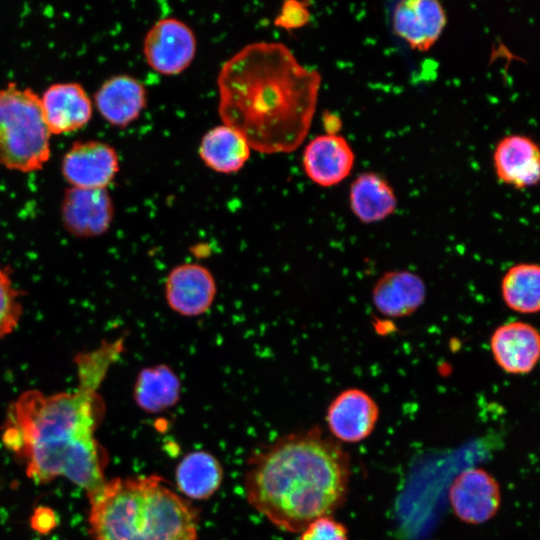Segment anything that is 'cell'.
<instances>
[{
  "label": "cell",
  "instance_id": "1",
  "mask_svg": "<svg viewBox=\"0 0 540 540\" xmlns=\"http://www.w3.org/2000/svg\"><path fill=\"white\" fill-rule=\"evenodd\" d=\"M124 347V337L102 340L75 356V389L52 394L30 389L10 404L3 442L35 482L61 476L88 494L105 482L107 456L95 438L105 411L99 389Z\"/></svg>",
  "mask_w": 540,
  "mask_h": 540
},
{
  "label": "cell",
  "instance_id": "2",
  "mask_svg": "<svg viewBox=\"0 0 540 540\" xmlns=\"http://www.w3.org/2000/svg\"><path fill=\"white\" fill-rule=\"evenodd\" d=\"M321 75L283 43L245 45L217 76L218 114L263 154L290 153L305 140L317 108Z\"/></svg>",
  "mask_w": 540,
  "mask_h": 540
},
{
  "label": "cell",
  "instance_id": "3",
  "mask_svg": "<svg viewBox=\"0 0 540 540\" xmlns=\"http://www.w3.org/2000/svg\"><path fill=\"white\" fill-rule=\"evenodd\" d=\"M350 467L339 441L319 427L291 433L251 457L246 498L275 526L301 532L344 503Z\"/></svg>",
  "mask_w": 540,
  "mask_h": 540
},
{
  "label": "cell",
  "instance_id": "4",
  "mask_svg": "<svg viewBox=\"0 0 540 540\" xmlns=\"http://www.w3.org/2000/svg\"><path fill=\"white\" fill-rule=\"evenodd\" d=\"M94 540H196L195 508L157 476L115 478L88 494Z\"/></svg>",
  "mask_w": 540,
  "mask_h": 540
},
{
  "label": "cell",
  "instance_id": "5",
  "mask_svg": "<svg viewBox=\"0 0 540 540\" xmlns=\"http://www.w3.org/2000/svg\"><path fill=\"white\" fill-rule=\"evenodd\" d=\"M50 137L39 95L15 82L0 86V165L22 173L41 170L50 158Z\"/></svg>",
  "mask_w": 540,
  "mask_h": 540
},
{
  "label": "cell",
  "instance_id": "6",
  "mask_svg": "<svg viewBox=\"0 0 540 540\" xmlns=\"http://www.w3.org/2000/svg\"><path fill=\"white\" fill-rule=\"evenodd\" d=\"M196 51L194 31L174 17L155 22L143 41V55L148 66L167 76L186 70L194 60Z\"/></svg>",
  "mask_w": 540,
  "mask_h": 540
},
{
  "label": "cell",
  "instance_id": "7",
  "mask_svg": "<svg viewBox=\"0 0 540 540\" xmlns=\"http://www.w3.org/2000/svg\"><path fill=\"white\" fill-rule=\"evenodd\" d=\"M114 147L99 140L74 142L61 161V174L70 187L107 188L119 172Z\"/></svg>",
  "mask_w": 540,
  "mask_h": 540
},
{
  "label": "cell",
  "instance_id": "8",
  "mask_svg": "<svg viewBox=\"0 0 540 540\" xmlns=\"http://www.w3.org/2000/svg\"><path fill=\"white\" fill-rule=\"evenodd\" d=\"M60 218L64 229L77 238H95L110 229L114 204L107 188H75L65 190Z\"/></svg>",
  "mask_w": 540,
  "mask_h": 540
},
{
  "label": "cell",
  "instance_id": "9",
  "mask_svg": "<svg viewBox=\"0 0 540 540\" xmlns=\"http://www.w3.org/2000/svg\"><path fill=\"white\" fill-rule=\"evenodd\" d=\"M217 295L216 280L204 265L186 262L174 266L164 283L167 306L184 317H197L206 313Z\"/></svg>",
  "mask_w": 540,
  "mask_h": 540
},
{
  "label": "cell",
  "instance_id": "10",
  "mask_svg": "<svg viewBox=\"0 0 540 540\" xmlns=\"http://www.w3.org/2000/svg\"><path fill=\"white\" fill-rule=\"evenodd\" d=\"M449 501L458 519L468 524H482L492 519L500 508V486L486 470L469 468L454 479Z\"/></svg>",
  "mask_w": 540,
  "mask_h": 540
},
{
  "label": "cell",
  "instance_id": "11",
  "mask_svg": "<svg viewBox=\"0 0 540 540\" xmlns=\"http://www.w3.org/2000/svg\"><path fill=\"white\" fill-rule=\"evenodd\" d=\"M379 418L376 401L364 390L348 388L329 404L326 422L337 441L358 443L368 438Z\"/></svg>",
  "mask_w": 540,
  "mask_h": 540
},
{
  "label": "cell",
  "instance_id": "12",
  "mask_svg": "<svg viewBox=\"0 0 540 540\" xmlns=\"http://www.w3.org/2000/svg\"><path fill=\"white\" fill-rule=\"evenodd\" d=\"M39 97L43 117L51 135L78 131L91 120L93 102L78 82L51 84Z\"/></svg>",
  "mask_w": 540,
  "mask_h": 540
},
{
  "label": "cell",
  "instance_id": "13",
  "mask_svg": "<svg viewBox=\"0 0 540 540\" xmlns=\"http://www.w3.org/2000/svg\"><path fill=\"white\" fill-rule=\"evenodd\" d=\"M490 349L496 364L512 375L528 374L540 357V335L536 327L523 321L498 326L490 337Z\"/></svg>",
  "mask_w": 540,
  "mask_h": 540
},
{
  "label": "cell",
  "instance_id": "14",
  "mask_svg": "<svg viewBox=\"0 0 540 540\" xmlns=\"http://www.w3.org/2000/svg\"><path fill=\"white\" fill-rule=\"evenodd\" d=\"M93 103L107 123L125 128L137 120L146 107V87L134 76L113 75L96 90Z\"/></svg>",
  "mask_w": 540,
  "mask_h": 540
},
{
  "label": "cell",
  "instance_id": "15",
  "mask_svg": "<svg viewBox=\"0 0 540 540\" xmlns=\"http://www.w3.org/2000/svg\"><path fill=\"white\" fill-rule=\"evenodd\" d=\"M445 25V11L435 0L401 1L393 12L395 33L418 51L429 50L439 39Z\"/></svg>",
  "mask_w": 540,
  "mask_h": 540
},
{
  "label": "cell",
  "instance_id": "16",
  "mask_svg": "<svg viewBox=\"0 0 540 540\" xmlns=\"http://www.w3.org/2000/svg\"><path fill=\"white\" fill-rule=\"evenodd\" d=\"M350 144L338 134H323L313 138L303 151L306 175L322 187H331L343 181L354 165Z\"/></svg>",
  "mask_w": 540,
  "mask_h": 540
},
{
  "label": "cell",
  "instance_id": "17",
  "mask_svg": "<svg viewBox=\"0 0 540 540\" xmlns=\"http://www.w3.org/2000/svg\"><path fill=\"white\" fill-rule=\"evenodd\" d=\"M495 172L500 181L517 189L531 187L540 178V151L529 137H504L493 154Z\"/></svg>",
  "mask_w": 540,
  "mask_h": 540
},
{
  "label": "cell",
  "instance_id": "18",
  "mask_svg": "<svg viewBox=\"0 0 540 540\" xmlns=\"http://www.w3.org/2000/svg\"><path fill=\"white\" fill-rule=\"evenodd\" d=\"M372 302L379 313L390 318H402L416 312L426 298L423 279L408 270L384 273L374 284Z\"/></svg>",
  "mask_w": 540,
  "mask_h": 540
},
{
  "label": "cell",
  "instance_id": "19",
  "mask_svg": "<svg viewBox=\"0 0 540 540\" xmlns=\"http://www.w3.org/2000/svg\"><path fill=\"white\" fill-rule=\"evenodd\" d=\"M181 380L169 365L159 363L139 370L133 387L136 404L149 413H160L180 399Z\"/></svg>",
  "mask_w": 540,
  "mask_h": 540
},
{
  "label": "cell",
  "instance_id": "20",
  "mask_svg": "<svg viewBox=\"0 0 540 540\" xmlns=\"http://www.w3.org/2000/svg\"><path fill=\"white\" fill-rule=\"evenodd\" d=\"M198 151L206 166L216 172L230 174L244 167L251 148L240 133L222 124L203 135Z\"/></svg>",
  "mask_w": 540,
  "mask_h": 540
},
{
  "label": "cell",
  "instance_id": "21",
  "mask_svg": "<svg viewBox=\"0 0 540 540\" xmlns=\"http://www.w3.org/2000/svg\"><path fill=\"white\" fill-rule=\"evenodd\" d=\"M349 205L353 214L365 224L382 221L397 208L392 187L380 175L368 172L359 175L352 183Z\"/></svg>",
  "mask_w": 540,
  "mask_h": 540
},
{
  "label": "cell",
  "instance_id": "22",
  "mask_svg": "<svg viewBox=\"0 0 540 540\" xmlns=\"http://www.w3.org/2000/svg\"><path fill=\"white\" fill-rule=\"evenodd\" d=\"M175 476L177 486L184 495L193 499H206L220 487L223 472L214 456L197 451L180 461Z\"/></svg>",
  "mask_w": 540,
  "mask_h": 540
},
{
  "label": "cell",
  "instance_id": "23",
  "mask_svg": "<svg viewBox=\"0 0 540 540\" xmlns=\"http://www.w3.org/2000/svg\"><path fill=\"white\" fill-rule=\"evenodd\" d=\"M506 306L521 314H535L540 308V268L536 263L511 266L501 280Z\"/></svg>",
  "mask_w": 540,
  "mask_h": 540
},
{
  "label": "cell",
  "instance_id": "24",
  "mask_svg": "<svg viewBox=\"0 0 540 540\" xmlns=\"http://www.w3.org/2000/svg\"><path fill=\"white\" fill-rule=\"evenodd\" d=\"M22 299L10 271L0 265V340L18 328L24 313Z\"/></svg>",
  "mask_w": 540,
  "mask_h": 540
},
{
  "label": "cell",
  "instance_id": "25",
  "mask_svg": "<svg viewBox=\"0 0 540 540\" xmlns=\"http://www.w3.org/2000/svg\"><path fill=\"white\" fill-rule=\"evenodd\" d=\"M299 540H349L346 527L331 516L320 517L301 531Z\"/></svg>",
  "mask_w": 540,
  "mask_h": 540
},
{
  "label": "cell",
  "instance_id": "26",
  "mask_svg": "<svg viewBox=\"0 0 540 540\" xmlns=\"http://www.w3.org/2000/svg\"><path fill=\"white\" fill-rule=\"evenodd\" d=\"M310 13L307 3L298 1H286L280 14L276 17L274 24L285 29H295L308 23Z\"/></svg>",
  "mask_w": 540,
  "mask_h": 540
},
{
  "label": "cell",
  "instance_id": "27",
  "mask_svg": "<svg viewBox=\"0 0 540 540\" xmlns=\"http://www.w3.org/2000/svg\"><path fill=\"white\" fill-rule=\"evenodd\" d=\"M32 524L40 532L49 531L55 524L53 512L46 508L38 509L33 516Z\"/></svg>",
  "mask_w": 540,
  "mask_h": 540
},
{
  "label": "cell",
  "instance_id": "28",
  "mask_svg": "<svg viewBox=\"0 0 540 540\" xmlns=\"http://www.w3.org/2000/svg\"><path fill=\"white\" fill-rule=\"evenodd\" d=\"M325 127L327 128V134H337L336 128L340 127V120L334 115L327 114L324 118Z\"/></svg>",
  "mask_w": 540,
  "mask_h": 540
}]
</instances>
